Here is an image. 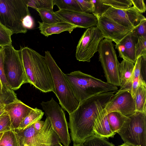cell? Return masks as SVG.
<instances>
[{"label": "cell", "instance_id": "obj_1", "mask_svg": "<svg viewBox=\"0 0 146 146\" xmlns=\"http://www.w3.org/2000/svg\"><path fill=\"white\" fill-rule=\"evenodd\" d=\"M115 92L103 93L85 100L69 114L68 126L73 145L83 144L86 139L94 135L93 129L95 121Z\"/></svg>", "mask_w": 146, "mask_h": 146}, {"label": "cell", "instance_id": "obj_2", "mask_svg": "<svg viewBox=\"0 0 146 146\" xmlns=\"http://www.w3.org/2000/svg\"><path fill=\"white\" fill-rule=\"evenodd\" d=\"M18 50L27 83L43 92H54L52 76L44 56L28 47H21Z\"/></svg>", "mask_w": 146, "mask_h": 146}, {"label": "cell", "instance_id": "obj_3", "mask_svg": "<svg viewBox=\"0 0 146 146\" xmlns=\"http://www.w3.org/2000/svg\"><path fill=\"white\" fill-rule=\"evenodd\" d=\"M65 76L74 97L79 103L98 94L118 91L117 87L80 70L65 74Z\"/></svg>", "mask_w": 146, "mask_h": 146}, {"label": "cell", "instance_id": "obj_4", "mask_svg": "<svg viewBox=\"0 0 146 146\" xmlns=\"http://www.w3.org/2000/svg\"><path fill=\"white\" fill-rule=\"evenodd\" d=\"M44 56L52 76L54 88L53 92L62 108L69 114L76 109L79 102L74 97L65 74L58 66L50 52L46 51Z\"/></svg>", "mask_w": 146, "mask_h": 146}, {"label": "cell", "instance_id": "obj_5", "mask_svg": "<svg viewBox=\"0 0 146 146\" xmlns=\"http://www.w3.org/2000/svg\"><path fill=\"white\" fill-rule=\"evenodd\" d=\"M31 15L27 0H0V23L13 33H25L22 20Z\"/></svg>", "mask_w": 146, "mask_h": 146}, {"label": "cell", "instance_id": "obj_6", "mask_svg": "<svg viewBox=\"0 0 146 146\" xmlns=\"http://www.w3.org/2000/svg\"><path fill=\"white\" fill-rule=\"evenodd\" d=\"M3 47L5 74L11 89L16 90L27 83L22 61L19 50H15L12 44Z\"/></svg>", "mask_w": 146, "mask_h": 146}, {"label": "cell", "instance_id": "obj_7", "mask_svg": "<svg viewBox=\"0 0 146 146\" xmlns=\"http://www.w3.org/2000/svg\"><path fill=\"white\" fill-rule=\"evenodd\" d=\"M33 124L24 129H13L21 146H53L59 140L48 118L46 117L44 125L40 131H36Z\"/></svg>", "mask_w": 146, "mask_h": 146}, {"label": "cell", "instance_id": "obj_8", "mask_svg": "<svg viewBox=\"0 0 146 146\" xmlns=\"http://www.w3.org/2000/svg\"><path fill=\"white\" fill-rule=\"evenodd\" d=\"M128 117L117 133L125 143L132 146H146V113L136 111Z\"/></svg>", "mask_w": 146, "mask_h": 146}, {"label": "cell", "instance_id": "obj_9", "mask_svg": "<svg viewBox=\"0 0 146 146\" xmlns=\"http://www.w3.org/2000/svg\"><path fill=\"white\" fill-rule=\"evenodd\" d=\"M112 41L106 38L100 42L98 51L99 60L103 68L107 82L116 87L121 86L119 66Z\"/></svg>", "mask_w": 146, "mask_h": 146}, {"label": "cell", "instance_id": "obj_10", "mask_svg": "<svg viewBox=\"0 0 146 146\" xmlns=\"http://www.w3.org/2000/svg\"><path fill=\"white\" fill-rule=\"evenodd\" d=\"M40 105L60 142L64 146H69L71 139L68 124L63 109L53 98L49 101L42 102Z\"/></svg>", "mask_w": 146, "mask_h": 146}, {"label": "cell", "instance_id": "obj_11", "mask_svg": "<svg viewBox=\"0 0 146 146\" xmlns=\"http://www.w3.org/2000/svg\"><path fill=\"white\" fill-rule=\"evenodd\" d=\"M104 38L96 26L87 29L76 46L75 57L77 60L90 62L94 54L98 51L100 43Z\"/></svg>", "mask_w": 146, "mask_h": 146}, {"label": "cell", "instance_id": "obj_12", "mask_svg": "<svg viewBox=\"0 0 146 146\" xmlns=\"http://www.w3.org/2000/svg\"><path fill=\"white\" fill-rule=\"evenodd\" d=\"M102 15L121 26L133 29L142 21L146 20L142 14L138 12L133 7L125 9L110 7Z\"/></svg>", "mask_w": 146, "mask_h": 146}, {"label": "cell", "instance_id": "obj_13", "mask_svg": "<svg viewBox=\"0 0 146 146\" xmlns=\"http://www.w3.org/2000/svg\"><path fill=\"white\" fill-rule=\"evenodd\" d=\"M95 16L98 20L96 27L104 38L111 40L116 44L129 34L133 30L121 26L106 17Z\"/></svg>", "mask_w": 146, "mask_h": 146}, {"label": "cell", "instance_id": "obj_14", "mask_svg": "<svg viewBox=\"0 0 146 146\" xmlns=\"http://www.w3.org/2000/svg\"><path fill=\"white\" fill-rule=\"evenodd\" d=\"M106 109L107 113L119 112L128 116L136 111L134 99L127 91L118 90L108 103Z\"/></svg>", "mask_w": 146, "mask_h": 146}, {"label": "cell", "instance_id": "obj_15", "mask_svg": "<svg viewBox=\"0 0 146 146\" xmlns=\"http://www.w3.org/2000/svg\"><path fill=\"white\" fill-rule=\"evenodd\" d=\"M54 13L64 21L78 28L87 29L96 26L97 24L96 17L92 13L60 9Z\"/></svg>", "mask_w": 146, "mask_h": 146}, {"label": "cell", "instance_id": "obj_16", "mask_svg": "<svg viewBox=\"0 0 146 146\" xmlns=\"http://www.w3.org/2000/svg\"><path fill=\"white\" fill-rule=\"evenodd\" d=\"M33 109L18 99L5 105V111L9 116L12 129L18 128L22 121Z\"/></svg>", "mask_w": 146, "mask_h": 146}, {"label": "cell", "instance_id": "obj_17", "mask_svg": "<svg viewBox=\"0 0 146 146\" xmlns=\"http://www.w3.org/2000/svg\"><path fill=\"white\" fill-rule=\"evenodd\" d=\"M137 38L131 32L115 45L118 51L119 57L123 60L135 64L137 60L135 54V45Z\"/></svg>", "mask_w": 146, "mask_h": 146}, {"label": "cell", "instance_id": "obj_18", "mask_svg": "<svg viewBox=\"0 0 146 146\" xmlns=\"http://www.w3.org/2000/svg\"><path fill=\"white\" fill-rule=\"evenodd\" d=\"M93 132L94 135L105 139L113 137L115 134L110 128L106 108L101 111L96 119Z\"/></svg>", "mask_w": 146, "mask_h": 146}, {"label": "cell", "instance_id": "obj_19", "mask_svg": "<svg viewBox=\"0 0 146 146\" xmlns=\"http://www.w3.org/2000/svg\"><path fill=\"white\" fill-rule=\"evenodd\" d=\"M38 22L40 33L47 37L64 31H67L70 33L74 29L78 28L77 26L65 21L51 24H46L39 21Z\"/></svg>", "mask_w": 146, "mask_h": 146}, {"label": "cell", "instance_id": "obj_20", "mask_svg": "<svg viewBox=\"0 0 146 146\" xmlns=\"http://www.w3.org/2000/svg\"><path fill=\"white\" fill-rule=\"evenodd\" d=\"M134 64L126 60L120 63L119 71L121 83L119 90L127 91L131 94L132 77Z\"/></svg>", "mask_w": 146, "mask_h": 146}, {"label": "cell", "instance_id": "obj_21", "mask_svg": "<svg viewBox=\"0 0 146 146\" xmlns=\"http://www.w3.org/2000/svg\"><path fill=\"white\" fill-rule=\"evenodd\" d=\"M107 117L110 128L115 133H117L128 118V116L117 111L107 113Z\"/></svg>", "mask_w": 146, "mask_h": 146}, {"label": "cell", "instance_id": "obj_22", "mask_svg": "<svg viewBox=\"0 0 146 146\" xmlns=\"http://www.w3.org/2000/svg\"><path fill=\"white\" fill-rule=\"evenodd\" d=\"M136 111L146 113V85H141L137 90L133 98Z\"/></svg>", "mask_w": 146, "mask_h": 146}, {"label": "cell", "instance_id": "obj_23", "mask_svg": "<svg viewBox=\"0 0 146 146\" xmlns=\"http://www.w3.org/2000/svg\"><path fill=\"white\" fill-rule=\"evenodd\" d=\"M44 114L42 110L36 108H34L22 121L17 129L25 128L34 124L36 122L41 120Z\"/></svg>", "mask_w": 146, "mask_h": 146}, {"label": "cell", "instance_id": "obj_24", "mask_svg": "<svg viewBox=\"0 0 146 146\" xmlns=\"http://www.w3.org/2000/svg\"><path fill=\"white\" fill-rule=\"evenodd\" d=\"M42 22L47 24H51L64 21L59 17L53 10L46 9H36Z\"/></svg>", "mask_w": 146, "mask_h": 146}, {"label": "cell", "instance_id": "obj_25", "mask_svg": "<svg viewBox=\"0 0 146 146\" xmlns=\"http://www.w3.org/2000/svg\"><path fill=\"white\" fill-rule=\"evenodd\" d=\"M21 146L17 135L13 129L6 131L0 140V146Z\"/></svg>", "mask_w": 146, "mask_h": 146}, {"label": "cell", "instance_id": "obj_26", "mask_svg": "<svg viewBox=\"0 0 146 146\" xmlns=\"http://www.w3.org/2000/svg\"><path fill=\"white\" fill-rule=\"evenodd\" d=\"M53 4L60 10L82 12L77 0H53Z\"/></svg>", "mask_w": 146, "mask_h": 146}, {"label": "cell", "instance_id": "obj_27", "mask_svg": "<svg viewBox=\"0 0 146 146\" xmlns=\"http://www.w3.org/2000/svg\"><path fill=\"white\" fill-rule=\"evenodd\" d=\"M28 7L34 9H46L53 10V0H27Z\"/></svg>", "mask_w": 146, "mask_h": 146}, {"label": "cell", "instance_id": "obj_28", "mask_svg": "<svg viewBox=\"0 0 146 146\" xmlns=\"http://www.w3.org/2000/svg\"><path fill=\"white\" fill-rule=\"evenodd\" d=\"M83 145L84 146H115L105 139L93 135L87 138Z\"/></svg>", "mask_w": 146, "mask_h": 146}, {"label": "cell", "instance_id": "obj_29", "mask_svg": "<svg viewBox=\"0 0 146 146\" xmlns=\"http://www.w3.org/2000/svg\"><path fill=\"white\" fill-rule=\"evenodd\" d=\"M103 3L110 7L118 9H127L132 5L131 0H102Z\"/></svg>", "mask_w": 146, "mask_h": 146}, {"label": "cell", "instance_id": "obj_30", "mask_svg": "<svg viewBox=\"0 0 146 146\" xmlns=\"http://www.w3.org/2000/svg\"><path fill=\"white\" fill-rule=\"evenodd\" d=\"M18 99L14 90L2 91L0 94V106L7 105Z\"/></svg>", "mask_w": 146, "mask_h": 146}, {"label": "cell", "instance_id": "obj_31", "mask_svg": "<svg viewBox=\"0 0 146 146\" xmlns=\"http://www.w3.org/2000/svg\"><path fill=\"white\" fill-rule=\"evenodd\" d=\"M12 33L0 23V47L12 44Z\"/></svg>", "mask_w": 146, "mask_h": 146}, {"label": "cell", "instance_id": "obj_32", "mask_svg": "<svg viewBox=\"0 0 146 146\" xmlns=\"http://www.w3.org/2000/svg\"><path fill=\"white\" fill-rule=\"evenodd\" d=\"M4 51L3 47H0V82L2 87V91L11 89L5 74L3 68Z\"/></svg>", "mask_w": 146, "mask_h": 146}, {"label": "cell", "instance_id": "obj_33", "mask_svg": "<svg viewBox=\"0 0 146 146\" xmlns=\"http://www.w3.org/2000/svg\"><path fill=\"white\" fill-rule=\"evenodd\" d=\"M135 54L137 59L140 56L146 58V36L137 38L135 45Z\"/></svg>", "mask_w": 146, "mask_h": 146}, {"label": "cell", "instance_id": "obj_34", "mask_svg": "<svg viewBox=\"0 0 146 146\" xmlns=\"http://www.w3.org/2000/svg\"><path fill=\"white\" fill-rule=\"evenodd\" d=\"M91 0L93 8L92 13L95 15H102L110 7L104 4L102 0Z\"/></svg>", "mask_w": 146, "mask_h": 146}, {"label": "cell", "instance_id": "obj_35", "mask_svg": "<svg viewBox=\"0 0 146 146\" xmlns=\"http://www.w3.org/2000/svg\"><path fill=\"white\" fill-rule=\"evenodd\" d=\"M12 129L9 116L5 111L0 116V133Z\"/></svg>", "mask_w": 146, "mask_h": 146}, {"label": "cell", "instance_id": "obj_36", "mask_svg": "<svg viewBox=\"0 0 146 146\" xmlns=\"http://www.w3.org/2000/svg\"><path fill=\"white\" fill-rule=\"evenodd\" d=\"M131 33L135 37L146 36V20L142 21L132 31Z\"/></svg>", "mask_w": 146, "mask_h": 146}, {"label": "cell", "instance_id": "obj_37", "mask_svg": "<svg viewBox=\"0 0 146 146\" xmlns=\"http://www.w3.org/2000/svg\"><path fill=\"white\" fill-rule=\"evenodd\" d=\"M82 12L92 13L93 8L91 0H77Z\"/></svg>", "mask_w": 146, "mask_h": 146}, {"label": "cell", "instance_id": "obj_38", "mask_svg": "<svg viewBox=\"0 0 146 146\" xmlns=\"http://www.w3.org/2000/svg\"><path fill=\"white\" fill-rule=\"evenodd\" d=\"M133 7L136 11L140 13H145L146 10V7L143 0H131Z\"/></svg>", "mask_w": 146, "mask_h": 146}, {"label": "cell", "instance_id": "obj_39", "mask_svg": "<svg viewBox=\"0 0 146 146\" xmlns=\"http://www.w3.org/2000/svg\"><path fill=\"white\" fill-rule=\"evenodd\" d=\"M141 58L142 56L138 58L135 63L133 72L132 81L135 78L141 77L140 73V67Z\"/></svg>", "mask_w": 146, "mask_h": 146}, {"label": "cell", "instance_id": "obj_40", "mask_svg": "<svg viewBox=\"0 0 146 146\" xmlns=\"http://www.w3.org/2000/svg\"><path fill=\"white\" fill-rule=\"evenodd\" d=\"M24 27L27 29H33L35 26V22L31 15H29L24 18L22 21Z\"/></svg>", "mask_w": 146, "mask_h": 146}, {"label": "cell", "instance_id": "obj_41", "mask_svg": "<svg viewBox=\"0 0 146 146\" xmlns=\"http://www.w3.org/2000/svg\"><path fill=\"white\" fill-rule=\"evenodd\" d=\"M146 58L142 57L141 64L140 73L143 80L146 82Z\"/></svg>", "mask_w": 146, "mask_h": 146}, {"label": "cell", "instance_id": "obj_42", "mask_svg": "<svg viewBox=\"0 0 146 146\" xmlns=\"http://www.w3.org/2000/svg\"><path fill=\"white\" fill-rule=\"evenodd\" d=\"M44 123V121L41 120L36 122L34 124V129L36 131H40L42 129Z\"/></svg>", "mask_w": 146, "mask_h": 146}, {"label": "cell", "instance_id": "obj_43", "mask_svg": "<svg viewBox=\"0 0 146 146\" xmlns=\"http://www.w3.org/2000/svg\"><path fill=\"white\" fill-rule=\"evenodd\" d=\"M5 106H0V116L5 112Z\"/></svg>", "mask_w": 146, "mask_h": 146}, {"label": "cell", "instance_id": "obj_44", "mask_svg": "<svg viewBox=\"0 0 146 146\" xmlns=\"http://www.w3.org/2000/svg\"><path fill=\"white\" fill-rule=\"evenodd\" d=\"M53 146H63L59 140L56 142L53 145Z\"/></svg>", "mask_w": 146, "mask_h": 146}, {"label": "cell", "instance_id": "obj_45", "mask_svg": "<svg viewBox=\"0 0 146 146\" xmlns=\"http://www.w3.org/2000/svg\"><path fill=\"white\" fill-rule=\"evenodd\" d=\"M118 146H132L126 143H124Z\"/></svg>", "mask_w": 146, "mask_h": 146}, {"label": "cell", "instance_id": "obj_46", "mask_svg": "<svg viewBox=\"0 0 146 146\" xmlns=\"http://www.w3.org/2000/svg\"><path fill=\"white\" fill-rule=\"evenodd\" d=\"M2 85L1 82H0V94L2 92Z\"/></svg>", "mask_w": 146, "mask_h": 146}, {"label": "cell", "instance_id": "obj_47", "mask_svg": "<svg viewBox=\"0 0 146 146\" xmlns=\"http://www.w3.org/2000/svg\"><path fill=\"white\" fill-rule=\"evenodd\" d=\"M73 146H84L83 144H78L75 145H73Z\"/></svg>", "mask_w": 146, "mask_h": 146}, {"label": "cell", "instance_id": "obj_48", "mask_svg": "<svg viewBox=\"0 0 146 146\" xmlns=\"http://www.w3.org/2000/svg\"><path fill=\"white\" fill-rule=\"evenodd\" d=\"M3 133H0V139L3 134Z\"/></svg>", "mask_w": 146, "mask_h": 146}, {"label": "cell", "instance_id": "obj_49", "mask_svg": "<svg viewBox=\"0 0 146 146\" xmlns=\"http://www.w3.org/2000/svg\"><path fill=\"white\" fill-rule=\"evenodd\" d=\"M0 146H2L0 145Z\"/></svg>", "mask_w": 146, "mask_h": 146}]
</instances>
